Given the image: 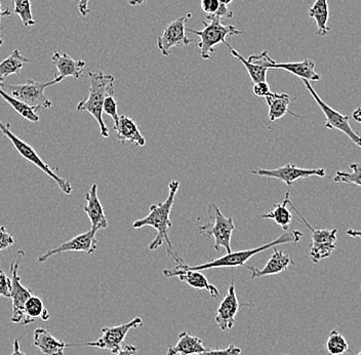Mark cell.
<instances>
[{
    "label": "cell",
    "mask_w": 361,
    "mask_h": 355,
    "mask_svg": "<svg viewBox=\"0 0 361 355\" xmlns=\"http://www.w3.org/2000/svg\"><path fill=\"white\" fill-rule=\"evenodd\" d=\"M288 205L292 207L293 211L300 217V219H302V223H304L306 227L310 230L311 239H312L310 248L311 261L314 264H317L322 261V260L331 257L334 251L337 248L336 246V241H337L338 229H336V228H334V229H315L305 219L303 215L298 211L297 207L293 205L292 201H290Z\"/></svg>",
    "instance_id": "8"
},
{
    "label": "cell",
    "mask_w": 361,
    "mask_h": 355,
    "mask_svg": "<svg viewBox=\"0 0 361 355\" xmlns=\"http://www.w3.org/2000/svg\"><path fill=\"white\" fill-rule=\"evenodd\" d=\"M252 92H254L255 96L259 97V98H266V97L269 96L271 94L270 87L267 81L254 83Z\"/></svg>",
    "instance_id": "39"
},
{
    "label": "cell",
    "mask_w": 361,
    "mask_h": 355,
    "mask_svg": "<svg viewBox=\"0 0 361 355\" xmlns=\"http://www.w3.org/2000/svg\"><path fill=\"white\" fill-rule=\"evenodd\" d=\"M281 69L288 72L297 78L304 79L308 81H319L322 76L316 73L315 63L313 61L306 59L301 62H288V63H273L271 70Z\"/></svg>",
    "instance_id": "23"
},
{
    "label": "cell",
    "mask_w": 361,
    "mask_h": 355,
    "mask_svg": "<svg viewBox=\"0 0 361 355\" xmlns=\"http://www.w3.org/2000/svg\"><path fill=\"white\" fill-rule=\"evenodd\" d=\"M89 95L78 104V112H87L96 119L100 126L101 137L109 138V130L103 119V106L106 98L114 95V81L113 76L103 72H89Z\"/></svg>",
    "instance_id": "3"
},
{
    "label": "cell",
    "mask_w": 361,
    "mask_h": 355,
    "mask_svg": "<svg viewBox=\"0 0 361 355\" xmlns=\"http://www.w3.org/2000/svg\"><path fill=\"white\" fill-rule=\"evenodd\" d=\"M350 169H351V172H337L334 181L336 183H344V184H351L354 185V186L361 187L360 164H350Z\"/></svg>",
    "instance_id": "33"
},
{
    "label": "cell",
    "mask_w": 361,
    "mask_h": 355,
    "mask_svg": "<svg viewBox=\"0 0 361 355\" xmlns=\"http://www.w3.org/2000/svg\"><path fill=\"white\" fill-rule=\"evenodd\" d=\"M11 355H27L22 351L21 348H20V342L18 339H15L13 340V352H11Z\"/></svg>",
    "instance_id": "43"
},
{
    "label": "cell",
    "mask_w": 361,
    "mask_h": 355,
    "mask_svg": "<svg viewBox=\"0 0 361 355\" xmlns=\"http://www.w3.org/2000/svg\"><path fill=\"white\" fill-rule=\"evenodd\" d=\"M62 80V78L56 76L53 80L47 81V83L28 79L27 83H22V85L0 83V87L11 96L30 107L39 108L40 110L49 109L53 106V103L45 96L44 90Z\"/></svg>",
    "instance_id": "5"
},
{
    "label": "cell",
    "mask_w": 361,
    "mask_h": 355,
    "mask_svg": "<svg viewBox=\"0 0 361 355\" xmlns=\"http://www.w3.org/2000/svg\"><path fill=\"white\" fill-rule=\"evenodd\" d=\"M290 192H286V198L281 203L274 205V207L270 212L261 215L263 219H270V220L274 221L277 225L281 226L284 231H288L293 219L292 212L288 209V205L290 201Z\"/></svg>",
    "instance_id": "27"
},
{
    "label": "cell",
    "mask_w": 361,
    "mask_h": 355,
    "mask_svg": "<svg viewBox=\"0 0 361 355\" xmlns=\"http://www.w3.org/2000/svg\"><path fill=\"white\" fill-rule=\"evenodd\" d=\"M265 99L267 102L268 108H269L270 121H279L288 113L292 114L293 116L299 117L290 110V100H292L290 95L271 92L269 96L266 97Z\"/></svg>",
    "instance_id": "25"
},
{
    "label": "cell",
    "mask_w": 361,
    "mask_h": 355,
    "mask_svg": "<svg viewBox=\"0 0 361 355\" xmlns=\"http://www.w3.org/2000/svg\"><path fill=\"white\" fill-rule=\"evenodd\" d=\"M347 235L353 239H361V230L348 229L346 231Z\"/></svg>",
    "instance_id": "44"
},
{
    "label": "cell",
    "mask_w": 361,
    "mask_h": 355,
    "mask_svg": "<svg viewBox=\"0 0 361 355\" xmlns=\"http://www.w3.org/2000/svg\"><path fill=\"white\" fill-rule=\"evenodd\" d=\"M241 349L238 346L233 344L228 346L225 349H219V348H214V349H205L204 351L200 352L197 354L192 355H240Z\"/></svg>",
    "instance_id": "35"
},
{
    "label": "cell",
    "mask_w": 361,
    "mask_h": 355,
    "mask_svg": "<svg viewBox=\"0 0 361 355\" xmlns=\"http://www.w3.org/2000/svg\"><path fill=\"white\" fill-rule=\"evenodd\" d=\"M220 18L207 16V21L203 22L202 30L187 29L188 32L195 34L200 37L198 49L203 60L207 61L216 53V47L220 44H226V38L234 35H241L243 30H238L233 25H224Z\"/></svg>",
    "instance_id": "4"
},
{
    "label": "cell",
    "mask_w": 361,
    "mask_h": 355,
    "mask_svg": "<svg viewBox=\"0 0 361 355\" xmlns=\"http://www.w3.org/2000/svg\"><path fill=\"white\" fill-rule=\"evenodd\" d=\"M97 232H98V230L92 228L85 234L76 235L75 237L66 241V243H63L56 248H51V250L45 252L44 254L40 255L38 257V263H44L49 258L55 255L62 254V253L81 252L87 253L89 255L94 254L98 248V241L96 239Z\"/></svg>",
    "instance_id": "13"
},
{
    "label": "cell",
    "mask_w": 361,
    "mask_h": 355,
    "mask_svg": "<svg viewBox=\"0 0 361 355\" xmlns=\"http://www.w3.org/2000/svg\"><path fill=\"white\" fill-rule=\"evenodd\" d=\"M302 237H303V234L301 231H298V230H293L290 232L286 231L281 236L274 239V241L264 244V246L250 248V250L227 253V254L222 255V257L216 258V259L212 260V261L205 262V263L196 266H191L185 263L182 258H180L173 251L169 250V248L168 254L175 260L176 263H177L176 267L184 269V270L202 271H202L209 270V269H234L247 265L248 260L252 259L254 255H258L259 253L269 250V248H275L277 246H282V244L298 243L299 241H301Z\"/></svg>",
    "instance_id": "1"
},
{
    "label": "cell",
    "mask_w": 361,
    "mask_h": 355,
    "mask_svg": "<svg viewBox=\"0 0 361 355\" xmlns=\"http://www.w3.org/2000/svg\"><path fill=\"white\" fill-rule=\"evenodd\" d=\"M11 279L0 268V297L11 299Z\"/></svg>",
    "instance_id": "36"
},
{
    "label": "cell",
    "mask_w": 361,
    "mask_h": 355,
    "mask_svg": "<svg viewBox=\"0 0 361 355\" xmlns=\"http://www.w3.org/2000/svg\"><path fill=\"white\" fill-rule=\"evenodd\" d=\"M205 349L207 348L203 345L202 339L193 336L189 332H180L177 344L169 346L166 355L197 354Z\"/></svg>",
    "instance_id": "24"
},
{
    "label": "cell",
    "mask_w": 361,
    "mask_h": 355,
    "mask_svg": "<svg viewBox=\"0 0 361 355\" xmlns=\"http://www.w3.org/2000/svg\"><path fill=\"white\" fill-rule=\"evenodd\" d=\"M209 216L212 222L198 226V231L203 236L214 239V250L219 251L221 248H225L226 252L231 253V239L235 225L231 217L227 218L219 209L216 203H212L209 205Z\"/></svg>",
    "instance_id": "7"
},
{
    "label": "cell",
    "mask_w": 361,
    "mask_h": 355,
    "mask_svg": "<svg viewBox=\"0 0 361 355\" xmlns=\"http://www.w3.org/2000/svg\"><path fill=\"white\" fill-rule=\"evenodd\" d=\"M113 130L116 132L117 139L124 144L126 142L137 145V146H145L146 140L143 133L140 131L137 122L126 115H121L118 122L114 124Z\"/></svg>",
    "instance_id": "20"
},
{
    "label": "cell",
    "mask_w": 361,
    "mask_h": 355,
    "mask_svg": "<svg viewBox=\"0 0 361 355\" xmlns=\"http://www.w3.org/2000/svg\"><path fill=\"white\" fill-rule=\"evenodd\" d=\"M0 132L4 133V135L10 140L11 144L13 145V147H15L16 150L19 152L20 155L23 156L25 160H28L29 162H31V164H34L36 167H38L40 171L47 174L49 178L53 179L56 183V185H58L59 188L61 189V191L64 192L67 195L71 194V184H70L67 180H65L64 178L59 175L58 169H56V167L54 169V167H49V164H45L44 160L38 155V153L34 150L31 145L23 141L17 135L11 132L10 124H4V122L0 121Z\"/></svg>",
    "instance_id": "6"
},
{
    "label": "cell",
    "mask_w": 361,
    "mask_h": 355,
    "mask_svg": "<svg viewBox=\"0 0 361 355\" xmlns=\"http://www.w3.org/2000/svg\"><path fill=\"white\" fill-rule=\"evenodd\" d=\"M221 4H224V6H229V4H231L233 0H219Z\"/></svg>",
    "instance_id": "47"
},
{
    "label": "cell",
    "mask_w": 361,
    "mask_h": 355,
    "mask_svg": "<svg viewBox=\"0 0 361 355\" xmlns=\"http://www.w3.org/2000/svg\"><path fill=\"white\" fill-rule=\"evenodd\" d=\"M85 214L89 217L92 228L101 230L108 227V220L106 218L105 211L98 196V184H92L89 191L85 194Z\"/></svg>",
    "instance_id": "19"
},
{
    "label": "cell",
    "mask_w": 361,
    "mask_h": 355,
    "mask_svg": "<svg viewBox=\"0 0 361 355\" xmlns=\"http://www.w3.org/2000/svg\"><path fill=\"white\" fill-rule=\"evenodd\" d=\"M302 81H303L305 87L310 92L311 96L313 97L317 105L319 106L322 112H324V116H326V130H337L338 132L344 133L356 146L361 148V137L352 128L351 124L349 122V117L347 115H343L342 113L337 112V110L333 109L331 106H329V104L322 100L320 96H318L315 90L313 89L310 81L304 80V79H302Z\"/></svg>",
    "instance_id": "10"
},
{
    "label": "cell",
    "mask_w": 361,
    "mask_h": 355,
    "mask_svg": "<svg viewBox=\"0 0 361 355\" xmlns=\"http://www.w3.org/2000/svg\"><path fill=\"white\" fill-rule=\"evenodd\" d=\"M326 350L331 355H342L348 351L349 345L342 334L337 330H333L327 338Z\"/></svg>",
    "instance_id": "32"
},
{
    "label": "cell",
    "mask_w": 361,
    "mask_h": 355,
    "mask_svg": "<svg viewBox=\"0 0 361 355\" xmlns=\"http://www.w3.org/2000/svg\"><path fill=\"white\" fill-rule=\"evenodd\" d=\"M29 62L30 59L25 58L19 49H13V53L0 63V83H4V80L13 74H19L24 65Z\"/></svg>",
    "instance_id": "28"
},
{
    "label": "cell",
    "mask_w": 361,
    "mask_h": 355,
    "mask_svg": "<svg viewBox=\"0 0 361 355\" xmlns=\"http://www.w3.org/2000/svg\"><path fill=\"white\" fill-rule=\"evenodd\" d=\"M308 13L309 18L314 20L316 26H317L315 35L317 37H326L327 34L329 33V30H331V28L327 26V22L329 19L327 0H316L314 4L309 8Z\"/></svg>",
    "instance_id": "26"
},
{
    "label": "cell",
    "mask_w": 361,
    "mask_h": 355,
    "mask_svg": "<svg viewBox=\"0 0 361 355\" xmlns=\"http://www.w3.org/2000/svg\"><path fill=\"white\" fill-rule=\"evenodd\" d=\"M0 97L8 105H11L16 112L19 113L27 121L33 122V124H38L39 122V116L37 114V112L40 110L39 108L30 107V106L26 105V104L16 99L15 97L11 96L8 92L2 89L1 87H0Z\"/></svg>",
    "instance_id": "30"
},
{
    "label": "cell",
    "mask_w": 361,
    "mask_h": 355,
    "mask_svg": "<svg viewBox=\"0 0 361 355\" xmlns=\"http://www.w3.org/2000/svg\"><path fill=\"white\" fill-rule=\"evenodd\" d=\"M139 348L135 345H124L115 355H135Z\"/></svg>",
    "instance_id": "41"
},
{
    "label": "cell",
    "mask_w": 361,
    "mask_h": 355,
    "mask_svg": "<svg viewBox=\"0 0 361 355\" xmlns=\"http://www.w3.org/2000/svg\"><path fill=\"white\" fill-rule=\"evenodd\" d=\"M180 182L173 180L169 184V195L164 203H155L150 207V212L145 218L139 219L133 224L134 229H141L144 227H152L157 231V237L149 246V250L157 251L160 246L166 243L169 250L173 251V244L169 237V228L173 226L171 222V212L175 203L176 195L179 190Z\"/></svg>",
    "instance_id": "2"
},
{
    "label": "cell",
    "mask_w": 361,
    "mask_h": 355,
    "mask_svg": "<svg viewBox=\"0 0 361 355\" xmlns=\"http://www.w3.org/2000/svg\"><path fill=\"white\" fill-rule=\"evenodd\" d=\"M51 62L56 67L59 76L62 79L72 78L79 79L82 76V71L85 67V62L82 60H74L66 53L62 52H55L51 56Z\"/></svg>",
    "instance_id": "21"
},
{
    "label": "cell",
    "mask_w": 361,
    "mask_h": 355,
    "mask_svg": "<svg viewBox=\"0 0 361 355\" xmlns=\"http://www.w3.org/2000/svg\"><path fill=\"white\" fill-rule=\"evenodd\" d=\"M286 355H288V354H286Z\"/></svg>",
    "instance_id": "49"
},
{
    "label": "cell",
    "mask_w": 361,
    "mask_h": 355,
    "mask_svg": "<svg viewBox=\"0 0 361 355\" xmlns=\"http://www.w3.org/2000/svg\"><path fill=\"white\" fill-rule=\"evenodd\" d=\"M72 1H75V0H72ZM89 2L90 0H78V11L82 17H87L90 13Z\"/></svg>",
    "instance_id": "40"
},
{
    "label": "cell",
    "mask_w": 361,
    "mask_h": 355,
    "mask_svg": "<svg viewBox=\"0 0 361 355\" xmlns=\"http://www.w3.org/2000/svg\"><path fill=\"white\" fill-rule=\"evenodd\" d=\"M16 239L8 231L6 227H0V252L8 250L11 246H15Z\"/></svg>",
    "instance_id": "37"
},
{
    "label": "cell",
    "mask_w": 361,
    "mask_h": 355,
    "mask_svg": "<svg viewBox=\"0 0 361 355\" xmlns=\"http://www.w3.org/2000/svg\"><path fill=\"white\" fill-rule=\"evenodd\" d=\"M191 17V13L178 18L175 21L169 23L164 28V33L158 36L157 44L158 49L164 56L171 55V49L173 47L183 49L190 44L192 40L186 35V22Z\"/></svg>",
    "instance_id": "12"
},
{
    "label": "cell",
    "mask_w": 361,
    "mask_h": 355,
    "mask_svg": "<svg viewBox=\"0 0 361 355\" xmlns=\"http://www.w3.org/2000/svg\"><path fill=\"white\" fill-rule=\"evenodd\" d=\"M49 312L45 308L44 301L37 296H31L25 304V320L22 323L24 327L31 325L36 320H42L47 322L49 318Z\"/></svg>",
    "instance_id": "29"
},
{
    "label": "cell",
    "mask_w": 361,
    "mask_h": 355,
    "mask_svg": "<svg viewBox=\"0 0 361 355\" xmlns=\"http://www.w3.org/2000/svg\"><path fill=\"white\" fill-rule=\"evenodd\" d=\"M164 275L166 278L178 277L182 282L188 284L189 287L195 289H204L214 300L220 298V291L207 280L203 275L202 271L184 270L177 268L164 269Z\"/></svg>",
    "instance_id": "17"
},
{
    "label": "cell",
    "mask_w": 361,
    "mask_h": 355,
    "mask_svg": "<svg viewBox=\"0 0 361 355\" xmlns=\"http://www.w3.org/2000/svg\"><path fill=\"white\" fill-rule=\"evenodd\" d=\"M11 13H13V11L8 10V8L4 11L2 10V4L1 2H0V20L4 17H8ZM2 44H4V38H2L1 32H0V47H1Z\"/></svg>",
    "instance_id": "42"
},
{
    "label": "cell",
    "mask_w": 361,
    "mask_h": 355,
    "mask_svg": "<svg viewBox=\"0 0 361 355\" xmlns=\"http://www.w3.org/2000/svg\"><path fill=\"white\" fill-rule=\"evenodd\" d=\"M19 261L17 259L11 262V299L13 301V315L11 322L13 323H22L25 320V304L29 298L32 296V291L22 284L19 272Z\"/></svg>",
    "instance_id": "14"
},
{
    "label": "cell",
    "mask_w": 361,
    "mask_h": 355,
    "mask_svg": "<svg viewBox=\"0 0 361 355\" xmlns=\"http://www.w3.org/2000/svg\"><path fill=\"white\" fill-rule=\"evenodd\" d=\"M360 289H361V287H360Z\"/></svg>",
    "instance_id": "50"
},
{
    "label": "cell",
    "mask_w": 361,
    "mask_h": 355,
    "mask_svg": "<svg viewBox=\"0 0 361 355\" xmlns=\"http://www.w3.org/2000/svg\"><path fill=\"white\" fill-rule=\"evenodd\" d=\"M13 4V13L21 19L25 27H32L36 24L32 15L30 0H11Z\"/></svg>",
    "instance_id": "31"
},
{
    "label": "cell",
    "mask_w": 361,
    "mask_h": 355,
    "mask_svg": "<svg viewBox=\"0 0 361 355\" xmlns=\"http://www.w3.org/2000/svg\"><path fill=\"white\" fill-rule=\"evenodd\" d=\"M103 112L111 117L114 124L118 122L119 115L117 112V101L115 100L114 95L106 98L105 102H104Z\"/></svg>",
    "instance_id": "34"
},
{
    "label": "cell",
    "mask_w": 361,
    "mask_h": 355,
    "mask_svg": "<svg viewBox=\"0 0 361 355\" xmlns=\"http://www.w3.org/2000/svg\"><path fill=\"white\" fill-rule=\"evenodd\" d=\"M273 255L268 260L266 265L262 269L257 268L254 266L245 265V268L250 272V279H256L264 277H270V275H276L283 272L290 267V264H295V261L290 255L284 254L282 251L279 248H273Z\"/></svg>",
    "instance_id": "18"
},
{
    "label": "cell",
    "mask_w": 361,
    "mask_h": 355,
    "mask_svg": "<svg viewBox=\"0 0 361 355\" xmlns=\"http://www.w3.org/2000/svg\"><path fill=\"white\" fill-rule=\"evenodd\" d=\"M252 175L258 177L272 178L281 181L286 186L293 187L297 181L311 177L324 178L326 173L324 169H303L288 164L274 169H258L252 171Z\"/></svg>",
    "instance_id": "11"
},
{
    "label": "cell",
    "mask_w": 361,
    "mask_h": 355,
    "mask_svg": "<svg viewBox=\"0 0 361 355\" xmlns=\"http://www.w3.org/2000/svg\"><path fill=\"white\" fill-rule=\"evenodd\" d=\"M352 117H353L354 121L361 124V107H358L357 109L354 110Z\"/></svg>",
    "instance_id": "45"
},
{
    "label": "cell",
    "mask_w": 361,
    "mask_h": 355,
    "mask_svg": "<svg viewBox=\"0 0 361 355\" xmlns=\"http://www.w3.org/2000/svg\"><path fill=\"white\" fill-rule=\"evenodd\" d=\"M225 45L229 49L232 56L243 63L252 83H258L267 81L266 78H267L268 71H270L271 66L275 62L267 51L262 52L261 54H255V55L248 56V59H245L227 42Z\"/></svg>",
    "instance_id": "15"
},
{
    "label": "cell",
    "mask_w": 361,
    "mask_h": 355,
    "mask_svg": "<svg viewBox=\"0 0 361 355\" xmlns=\"http://www.w3.org/2000/svg\"><path fill=\"white\" fill-rule=\"evenodd\" d=\"M145 0H128V4L132 6H140L144 4Z\"/></svg>",
    "instance_id": "46"
},
{
    "label": "cell",
    "mask_w": 361,
    "mask_h": 355,
    "mask_svg": "<svg viewBox=\"0 0 361 355\" xmlns=\"http://www.w3.org/2000/svg\"><path fill=\"white\" fill-rule=\"evenodd\" d=\"M238 299H237L235 284L233 280L230 284L227 294L224 299L221 301L218 309H216V325L220 327L221 331L225 332L231 330L235 325V316L239 311Z\"/></svg>",
    "instance_id": "16"
},
{
    "label": "cell",
    "mask_w": 361,
    "mask_h": 355,
    "mask_svg": "<svg viewBox=\"0 0 361 355\" xmlns=\"http://www.w3.org/2000/svg\"><path fill=\"white\" fill-rule=\"evenodd\" d=\"M33 344L39 349L42 355H64L68 344L61 339L56 338L44 327L34 331Z\"/></svg>",
    "instance_id": "22"
},
{
    "label": "cell",
    "mask_w": 361,
    "mask_h": 355,
    "mask_svg": "<svg viewBox=\"0 0 361 355\" xmlns=\"http://www.w3.org/2000/svg\"><path fill=\"white\" fill-rule=\"evenodd\" d=\"M143 320L141 318H135L130 322L123 323L121 325H114V327H106L102 329V336L98 340L92 342L83 343V344H68V347H74V346H89V347L100 348L103 350H109L112 354H116L121 349L124 339L128 332L137 327H141L143 325Z\"/></svg>",
    "instance_id": "9"
},
{
    "label": "cell",
    "mask_w": 361,
    "mask_h": 355,
    "mask_svg": "<svg viewBox=\"0 0 361 355\" xmlns=\"http://www.w3.org/2000/svg\"><path fill=\"white\" fill-rule=\"evenodd\" d=\"M357 355H361V350H360V354H358Z\"/></svg>",
    "instance_id": "48"
},
{
    "label": "cell",
    "mask_w": 361,
    "mask_h": 355,
    "mask_svg": "<svg viewBox=\"0 0 361 355\" xmlns=\"http://www.w3.org/2000/svg\"><path fill=\"white\" fill-rule=\"evenodd\" d=\"M200 6H202V11L207 13V16H214L218 13L221 4L219 0H202Z\"/></svg>",
    "instance_id": "38"
}]
</instances>
